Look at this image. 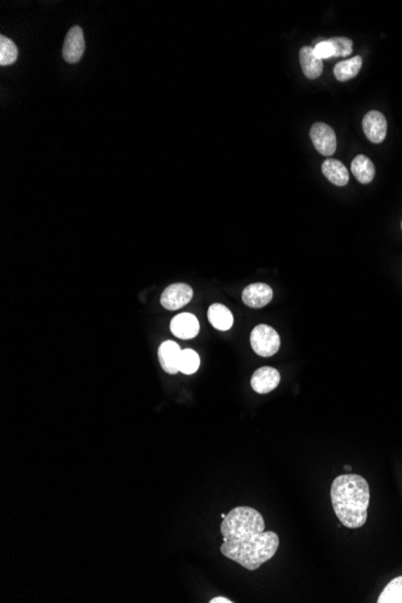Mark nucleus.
Instances as JSON below:
<instances>
[{
    "label": "nucleus",
    "mask_w": 402,
    "mask_h": 603,
    "mask_svg": "<svg viewBox=\"0 0 402 603\" xmlns=\"http://www.w3.org/2000/svg\"><path fill=\"white\" fill-rule=\"evenodd\" d=\"M221 553L249 571H256L277 553L280 538L265 531L264 518L252 507L231 509L221 524Z\"/></svg>",
    "instance_id": "1"
},
{
    "label": "nucleus",
    "mask_w": 402,
    "mask_h": 603,
    "mask_svg": "<svg viewBox=\"0 0 402 603\" xmlns=\"http://www.w3.org/2000/svg\"><path fill=\"white\" fill-rule=\"evenodd\" d=\"M331 502L341 524L346 528H361L368 519L370 488L359 474L339 476L331 485Z\"/></svg>",
    "instance_id": "2"
},
{
    "label": "nucleus",
    "mask_w": 402,
    "mask_h": 603,
    "mask_svg": "<svg viewBox=\"0 0 402 603\" xmlns=\"http://www.w3.org/2000/svg\"><path fill=\"white\" fill-rule=\"evenodd\" d=\"M251 345L258 355L268 358L278 352L281 340L275 329L266 324H260L252 331Z\"/></svg>",
    "instance_id": "3"
},
{
    "label": "nucleus",
    "mask_w": 402,
    "mask_h": 603,
    "mask_svg": "<svg viewBox=\"0 0 402 603\" xmlns=\"http://www.w3.org/2000/svg\"><path fill=\"white\" fill-rule=\"evenodd\" d=\"M193 299V289L186 283H175L162 293L160 303L169 311H176Z\"/></svg>",
    "instance_id": "4"
},
{
    "label": "nucleus",
    "mask_w": 402,
    "mask_h": 603,
    "mask_svg": "<svg viewBox=\"0 0 402 603\" xmlns=\"http://www.w3.org/2000/svg\"><path fill=\"white\" fill-rule=\"evenodd\" d=\"M310 138L316 150L324 157H331L335 153L337 146L335 132L329 125L322 122L314 123L310 130Z\"/></svg>",
    "instance_id": "5"
},
{
    "label": "nucleus",
    "mask_w": 402,
    "mask_h": 603,
    "mask_svg": "<svg viewBox=\"0 0 402 603\" xmlns=\"http://www.w3.org/2000/svg\"><path fill=\"white\" fill-rule=\"evenodd\" d=\"M86 44H84V30L79 25H74L69 30L64 40L63 58L65 62L75 64L84 56Z\"/></svg>",
    "instance_id": "6"
},
{
    "label": "nucleus",
    "mask_w": 402,
    "mask_h": 603,
    "mask_svg": "<svg viewBox=\"0 0 402 603\" xmlns=\"http://www.w3.org/2000/svg\"><path fill=\"white\" fill-rule=\"evenodd\" d=\"M280 381L281 374L276 369L270 367H260L252 376L251 386L253 391L258 394H268L276 389Z\"/></svg>",
    "instance_id": "7"
},
{
    "label": "nucleus",
    "mask_w": 402,
    "mask_h": 603,
    "mask_svg": "<svg viewBox=\"0 0 402 603\" xmlns=\"http://www.w3.org/2000/svg\"><path fill=\"white\" fill-rule=\"evenodd\" d=\"M273 291L265 283H252L242 291V301L248 307L261 308L273 300Z\"/></svg>",
    "instance_id": "8"
},
{
    "label": "nucleus",
    "mask_w": 402,
    "mask_h": 603,
    "mask_svg": "<svg viewBox=\"0 0 402 603\" xmlns=\"http://www.w3.org/2000/svg\"><path fill=\"white\" fill-rule=\"evenodd\" d=\"M363 129L370 141L381 144L387 137L386 117L378 111H370L363 120Z\"/></svg>",
    "instance_id": "9"
},
{
    "label": "nucleus",
    "mask_w": 402,
    "mask_h": 603,
    "mask_svg": "<svg viewBox=\"0 0 402 603\" xmlns=\"http://www.w3.org/2000/svg\"><path fill=\"white\" fill-rule=\"evenodd\" d=\"M172 334L182 340H190L199 334L200 324L197 317L190 313H181L174 317L170 323Z\"/></svg>",
    "instance_id": "10"
},
{
    "label": "nucleus",
    "mask_w": 402,
    "mask_h": 603,
    "mask_svg": "<svg viewBox=\"0 0 402 603\" xmlns=\"http://www.w3.org/2000/svg\"><path fill=\"white\" fill-rule=\"evenodd\" d=\"M181 352L182 350L176 342L165 341L160 345L158 350V358L163 370L169 374H175L180 372L179 364H180Z\"/></svg>",
    "instance_id": "11"
},
{
    "label": "nucleus",
    "mask_w": 402,
    "mask_h": 603,
    "mask_svg": "<svg viewBox=\"0 0 402 603\" xmlns=\"http://www.w3.org/2000/svg\"><path fill=\"white\" fill-rule=\"evenodd\" d=\"M299 56H300L302 72L307 79L314 80L322 75L323 61L314 56L313 47H302Z\"/></svg>",
    "instance_id": "12"
},
{
    "label": "nucleus",
    "mask_w": 402,
    "mask_h": 603,
    "mask_svg": "<svg viewBox=\"0 0 402 603\" xmlns=\"http://www.w3.org/2000/svg\"><path fill=\"white\" fill-rule=\"evenodd\" d=\"M322 172L330 181L331 184L339 186V187H344L349 181L347 167L336 159L329 158L323 163Z\"/></svg>",
    "instance_id": "13"
},
{
    "label": "nucleus",
    "mask_w": 402,
    "mask_h": 603,
    "mask_svg": "<svg viewBox=\"0 0 402 603\" xmlns=\"http://www.w3.org/2000/svg\"><path fill=\"white\" fill-rule=\"evenodd\" d=\"M207 317L212 326L219 331H226L234 324L233 313L224 305L214 304L209 306Z\"/></svg>",
    "instance_id": "14"
},
{
    "label": "nucleus",
    "mask_w": 402,
    "mask_h": 603,
    "mask_svg": "<svg viewBox=\"0 0 402 603\" xmlns=\"http://www.w3.org/2000/svg\"><path fill=\"white\" fill-rule=\"evenodd\" d=\"M352 172L361 184H370L375 177V165L364 154L356 155L352 162Z\"/></svg>",
    "instance_id": "15"
},
{
    "label": "nucleus",
    "mask_w": 402,
    "mask_h": 603,
    "mask_svg": "<svg viewBox=\"0 0 402 603\" xmlns=\"http://www.w3.org/2000/svg\"><path fill=\"white\" fill-rule=\"evenodd\" d=\"M361 65H363V58L361 56H356L353 58L337 63L334 68V75L337 81L344 82L356 77L361 71Z\"/></svg>",
    "instance_id": "16"
},
{
    "label": "nucleus",
    "mask_w": 402,
    "mask_h": 603,
    "mask_svg": "<svg viewBox=\"0 0 402 603\" xmlns=\"http://www.w3.org/2000/svg\"><path fill=\"white\" fill-rule=\"evenodd\" d=\"M200 367V357L199 354L193 350H182L181 352L180 364H179V370L185 374H193L197 372V369Z\"/></svg>",
    "instance_id": "17"
},
{
    "label": "nucleus",
    "mask_w": 402,
    "mask_h": 603,
    "mask_svg": "<svg viewBox=\"0 0 402 603\" xmlns=\"http://www.w3.org/2000/svg\"><path fill=\"white\" fill-rule=\"evenodd\" d=\"M378 603H402V576L393 579L382 591Z\"/></svg>",
    "instance_id": "18"
},
{
    "label": "nucleus",
    "mask_w": 402,
    "mask_h": 603,
    "mask_svg": "<svg viewBox=\"0 0 402 603\" xmlns=\"http://www.w3.org/2000/svg\"><path fill=\"white\" fill-rule=\"evenodd\" d=\"M18 57V50L15 42L5 35L0 37V65L6 67L16 62Z\"/></svg>",
    "instance_id": "19"
},
{
    "label": "nucleus",
    "mask_w": 402,
    "mask_h": 603,
    "mask_svg": "<svg viewBox=\"0 0 402 603\" xmlns=\"http://www.w3.org/2000/svg\"><path fill=\"white\" fill-rule=\"evenodd\" d=\"M331 45L335 51L334 57H347L353 52V42L348 38H331L329 39Z\"/></svg>",
    "instance_id": "20"
},
{
    "label": "nucleus",
    "mask_w": 402,
    "mask_h": 603,
    "mask_svg": "<svg viewBox=\"0 0 402 603\" xmlns=\"http://www.w3.org/2000/svg\"><path fill=\"white\" fill-rule=\"evenodd\" d=\"M314 56L317 57V58L320 59H327L331 58V57H334L335 56V51H334V47L331 45L330 42L327 40V42H320L316 45V47L313 49Z\"/></svg>",
    "instance_id": "21"
},
{
    "label": "nucleus",
    "mask_w": 402,
    "mask_h": 603,
    "mask_svg": "<svg viewBox=\"0 0 402 603\" xmlns=\"http://www.w3.org/2000/svg\"><path fill=\"white\" fill-rule=\"evenodd\" d=\"M209 603H233V601L226 599V597H214V599L209 601Z\"/></svg>",
    "instance_id": "22"
},
{
    "label": "nucleus",
    "mask_w": 402,
    "mask_h": 603,
    "mask_svg": "<svg viewBox=\"0 0 402 603\" xmlns=\"http://www.w3.org/2000/svg\"><path fill=\"white\" fill-rule=\"evenodd\" d=\"M344 469H346V471H348V472H351V470H352V467L349 465L344 466Z\"/></svg>",
    "instance_id": "23"
},
{
    "label": "nucleus",
    "mask_w": 402,
    "mask_h": 603,
    "mask_svg": "<svg viewBox=\"0 0 402 603\" xmlns=\"http://www.w3.org/2000/svg\"><path fill=\"white\" fill-rule=\"evenodd\" d=\"M401 228H402V223H401Z\"/></svg>",
    "instance_id": "24"
}]
</instances>
